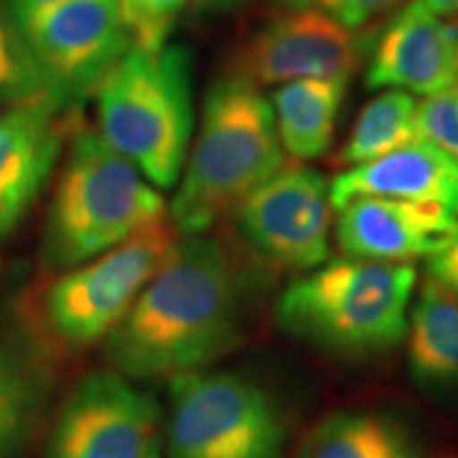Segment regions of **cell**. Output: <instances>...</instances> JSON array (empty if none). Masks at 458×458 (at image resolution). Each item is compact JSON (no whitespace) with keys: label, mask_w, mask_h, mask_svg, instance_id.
<instances>
[{"label":"cell","mask_w":458,"mask_h":458,"mask_svg":"<svg viewBox=\"0 0 458 458\" xmlns=\"http://www.w3.org/2000/svg\"><path fill=\"white\" fill-rule=\"evenodd\" d=\"M416 108V100L401 89L385 91L371 98L360 108L357 122L337 156V164L351 168L371 162L418 139Z\"/></svg>","instance_id":"19"},{"label":"cell","mask_w":458,"mask_h":458,"mask_svg":"<svg viewBox=\"0 0 458 458\" xmlns=\"http://www.w3.org/2000/svg\"><path fill=\"white\" fill-rule=\"evenodd\" d=\"M60 3H66V0H9L11 9H13L17 20H26V17L38 13V11L49 9Z\"/></svg>","instance_id":"26"},{"label":"cell","mask_w":458,"mask_h":458,"mask_svg":"<svg viewBox=\"0 0 458 458\" xmlns=\"http://www.w3.org/2000/svg\"><path fill=\"white\" fill-rule=\"evenodd\" d=\"M43 96H54L47 77L9 0H0V108L43 98Z\"/></svg>","instance_id":"20"},{"label":"cell","mask_w":458,"mask_h":458,"mask_svg":"<svg viewBox=\"0 0 458 458\" xmlns=\"http://www.w3.org/2000/svg\"><path fill=\"white\" fill-rule=\"evenodd\" d=\"M416 278L411 263L325 261L286 286L276 320L291 337L320 352L380 357L405 340Z\"/></svg>","instance_id":"3"},{"label":"cell","mask_w":458,"mask_h":458,"mask_svg":"<svg viewBox=\"0 0 458 458\" xmlns=\"http://www.w3.org/2000/svg\"><path fill=\"white\" fill-rule=\"evenodd\" d=\"M91 98L102 140L153 187H174L196 123L191 51L182 45L131 47Z\"/></svg>","instance_id":"5"},{"label":"cell","mask_w":458,"mask_h":458,"mask_svg":"<svg viewBox=\"0 0 458 458\" xmlns=\"http://www.w3.org/2000/svg\"><path fill=\"white\" fill-rule=\"evenodd\" d=\"M431 13L439 17H454L458 15V0H420Z\"/></svg>","instance_id":"27"},{"label":"cell","mask_w":458,"mask_h":458,"mask_svg":"<svg viewBox=\"0 0 458 458\" xmlns=\"http://www.w3.org/2000/svg\"><path fill=\"white\" fill-rule=\"evenodd\" d=\"M297 458H425L414 431L380 410H337L303 437Z\"/></svg>","instance_id":"17"},{"label":"cell","mask_w":458,"mask_h":458,"mask_svg":"<svg viewBox=\"0 0 458 458\" xmlns=\"http://www.w3.org/2000/svg\"><path fill=\"white\" fill-rule=\"evenodd\" d=\"M131 47L156 51L168 45V37L189 0H117Z\"/></svg>","instance_id":"22"},{"label":"cell","mask_w":458,"mask_h":458,"mask_svg":"<svg viewBox=\"0 0 458 458\" xmlns=\"http://www.w3.org/2000/svg\"><path fill=\"white\" fill-rule=\"evenodd\" d=\"M236 227L270 270L310 272L329 257V181L306 165H284L238 206Z\"/></svg>","instance_id":"9"},{"label":"cell","mask_w":458,"mask_h":458,"mask_svg":"<svg viewBox=\"0 0 458 458\" xmlns=\"http://www.w3.org/2000/svg\"><path fill=\"white\" fill-rule=\"evenodd\" d=\"M284 165L270 100L249 79L221 74L204 94L196 142L170 202L172 225L202 236Z\"/></svg>","instance_id":"2"},{"label":"cell","mask_w":458,"mask_h":458,"mask_svg":"<svg viewBox=\"0 0 458 458\" xmlns=\"http://www.w3.org/2000/svg\"><path fill=\"white\" fill-rule=\"evenodd\" d=\"M38 394L30 369L0 344V456L13 450L32 425Z\"/></svg>","instance_id":"21"},{"label":"cell","mask_w":458,"mask_h":458,"mask_svg":"<svg viewBox=\"0 0 458 458\" xmlns=\"http://www.w3.org/2000/svg\"><path fill=\"white\" fill-rule=\"evenodd\" d=\"M365 55V43L334 17L293 7L257 28L233 55L227 72L255 85L300 79L351 81Z\"/></svg>","instance_id":"11"},{"label":"cell","mask_w":458,"mask_h":458,"mask_svg":"<svg viewBox=\"0 0 458 458\" xmlns=\"http://www.w3.org/2000/svg\"><path fill=\"white\" fill-rule=\"evenodd\" d=\"M204 9H213V11H223V9H232L236 4L242 3V0H198Z\"/></svg>","instance_id":"28"},{"label":"cell","mask_w":458,"mask_h":458,"mask_svg":"<svg viewBox=\"0 0 458 458\" xmlns=\"http://www.w3.org/2000/svg\"><path fill=\"white\" fill-rule=\"evenodd\" d=\"M439 458H458L456 454H444V456H439Z\"/></svg>","instance_id":"29"},{"label":"cell","mask_w":458,"mask_h":458,"mask_svg":"<svg viewBox=\"0 0 458 458\" xmlns=\"http://www.w3.org/2000/svg\"><path fill=\"white\" fill-rule=\"evenodd\" d=\"M242 340L238 270L219 240L179 238L134 306L105 340V359L128 380L202 371Z\"/></svg>","instance_id":"1"},{"label":"cell","mask_w":458,"mask_h":458,"mask_svg":"<svg viewBox=\"0 0 458 458\" xmlns=\"http://www.w3.org/2000/svg\"><path fill=\"white\" fill-rule=\"evenodd\" d=\"M45 458H165L162 410L134 380L96 371L62 403Z\"/></svg>","instance_id":"8"},{"label":"cell","mask_w":458,"mask_h":458,"mask_svg":"<svg viewBox=\"0 0 458 458\" xmlns=\"http://www.w3.org/2000/svg\"><path fill=\"white\" fill-rule=\"evenodd\" d=\"M168 215L165 199L98 130L74 125L43 229V263L64 272Z\"/></svg>","instance_id":"4"},{"label":"cell","mask_w":458,"mask_h":458,"mask_svg":"<svg viewBox=\"0 0 458 458\" xmlns=\"http://www.w3.org/2000/svg\"><path fill=\"white\" fill-rule=\"evenodd\" d=\"M346 85L342 79H300L283 83L272 94L280 145L297 162L329 151Z\"/></svg>","instance_id":"18"},{"label":"cell","mask_w":458,"mask_h":458,"mask_svg":"<svg viewBox=\"0 0 458 458\" xmlns=\"http://www.w3.org/2000/svg\"><path fill=\"white\" fill-rule=\"evenodd\" d=\"M165 458H289V416L255 376L202 369L170 380Z\"/></svg>","instance_id":"6"},{"label":"cell","mask_w":458,"mask_h":458,"mask_svg":"<svg viewBox=\"0 0 458 458\" xmlns=\"http://www.w3.org/2000/svg\"><path fill=\"white\" fill-rule=\"evenodd\" d=\"M369 89L403 88L433 96L458 83V15L442 20L420 0L399 9L371 51Z\"/></svg>","instance_id":"14"},{"label":"cell","mask_w":458,"mask_h":458,"mask_svg":"<svg viewBox=\"0 0 458 458\" xmlns=\"http://www.w3.org/2000/svg\"><path fill=\"white\" fill-rule=\"evenodd\" d=\"M458 219L437 204L363 196L337 208L335 242L352 259L410 263L454 242Z\"/></svg>","instance_id":"13"},{"label":"cell","mask_w":458,"mask_h":458,"mask_svg":"<svg viewBox=\"0 0 458 458\" xmlns=\"http://www.w3.org/2000/svg\"><path fill=\"white\" fill-rule=\"evenodd\" d=\"M418 136L435 142L445 153L458 159V83L427 96L416 108Z\"/></svg>","instance_id":"23"},{"label":"cell","mask_w":458,"mask_h":458,"mask_svg":"<svg viewBox=\"0 0 458 458\" xmlns=\"http://www.w3.org/2000/svg\"><path fill=\"white\" fill-rule=\"evenodd\" d=\"M408 369L433 394H458V300L437 280H422L408 318Z\"/></svg>","instance_id":"16"},{"label":"cell","mask_w":458,"mask_h":458,"mask_svg":"<svg viewBox=\"0 0 458 458\" xmlns=\"http://www.w3.org/2000/svg\"><path fill=\"white\" fill-rule=\"evenodd\" d=\"M399 0H293V7H310L334 17L348 30H360L391 11Z\"/></svg>","instance_id":"24"},{"label":"cell","mask_w":458,"mask_h":458,"mask_svg":"<svg viewBox=\"0 0 458 458\" xmlns=\"http://www.w3.org/2000/svg\"><path fill=\"white\" fill-rule=\"evenodd\" d=\"M363 196L437 204L458 219V159L418 136L386 156L351 165L329 182L335 210Z\"/></svg>","instance_id":"15"},{"label":"cell","mask_w":458,"mask_h":458,"mask_svg":"<svg viewBox=\"0 0 458 458\" xmlns=\"http://www.w3.org/2000/svg\"><path fill=\"white\" fill-rule=\"evenodd\" d=\"M176 242L179 232L165 215L106 253L62 272L43 297L49 335L72 352L106 340Z\"/></svg>","instance_id":"7"},{"label":"cell","mask_w":458,"mask_h":458,"mask_svg":"<svg viewBox=\"0 0 458 458\" xmlns=\"http://www.w3.org/2000/svg\"><path fill=\"white\" fill-rule=\"evenodd\" d=\"M428 276L445 286L458 300V233L448 249L428 259Z\"/></svg>","instance_id":"25"},{"label":"cell","mask_w":458,"mask_h":458,"mask_svg":"<svg viewBox=\"0 0 458 458\" xmlns=\"http://www.w3.org/2000/svg\"><path fill=\"white\" fill-rule=\"evenodd\" d=\"M79 122L54 96L0 108V236L41 198Z\"/></svg>","instance_id":"12"},{"label":"cell","mask_w":458,"mask_h":458,"mask_svg":"<svg viewBox=\"0 0 458 458\" xmlns=\"http://www.w3.org/2000/svg\"><path fill=\"white\" fill-rule=\"evenodd\" d=\"M17 21L54 96L71 111L131 49L117 0H66Z\"/></svg>","instance_id":"10"}]
</instances>
